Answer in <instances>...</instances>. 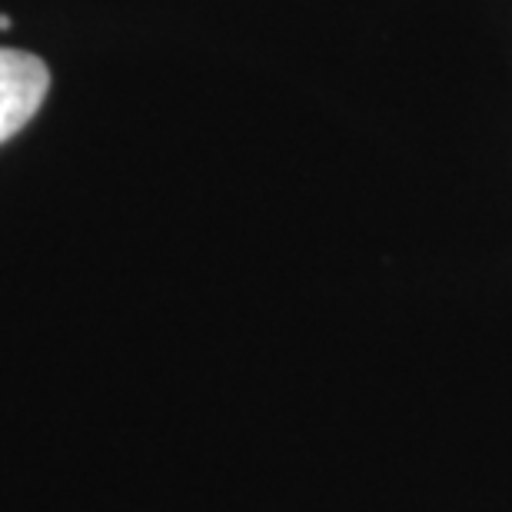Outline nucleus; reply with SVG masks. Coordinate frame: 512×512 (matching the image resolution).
I'll use <instances>...</instances> for the list:
<instances>
[{
	"label": "nucleus",
	"instance_id": "nucleus-1",
	"mask_svg": "<svg viewBox=\"0 0 512 512\" xmlns=\"http://www.w3.org/2000/svg\"><path fill=\"white\" fill-rule=\"evenodd\" d=\"M50 74L44 60L24 50L0 47V143L37 114L47 97Z\"/></svg>",
	"mask_w": 512,
	"mask_h": 512
},
{
	"label": "nucleus",
	"instance_id": "nucleus-2",
	"mask_svg": "<svg viewBox=\"0 0 512 512\" xmlns=\"http://www.w3.org/2000/svg\"><path fill=\"white\" fill-rule=\"evenodd\" d=\"M10 24V17H4V14H0V30H4Z\"/></svg>",
	"mask_w": 512,
	"mask_h": 512
}]
</instances>
